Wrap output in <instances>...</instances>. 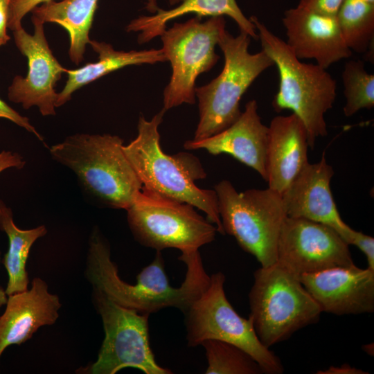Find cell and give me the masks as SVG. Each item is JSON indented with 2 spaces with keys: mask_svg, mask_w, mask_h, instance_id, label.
I'll use <instances>...</instances> for the list:
<instances>
[{
  "mask_svg": "<svg viewBox=\"0 0 374 374\" xmlns=\"http://www.w3.org/2000/svg\"><path fill=\"white\" fill-rule=\"evenodd\" d=\"M89 44L98 53V61L77 69H66L68 78L64 89L57 93L55 107L69 101L72 93L78 89L112 71L130 65L153 64L166 61L161 48L126 52L116 51L104 42L90 40Z\"/></svg>",
  "mask_w": 374,
  "mask_h": 374,
  "instance_id": "obj_21",
  "label": "cell"
},
{
  "mask_svg": "<svg viewBox=\"0 0 374 374\" xmlns=\"http://www.w3.org/2000/svg\"><path fill=\"white\" fill-rule=\"evenodd\" d=\"M165 112L162 109L150 121L141 116L137 136L123 145V152L143 187L197 208L224 235L215 191L200 188L195 183L206 176L199 159L185 152L168 155L161 147L159 127Z\"/></svg>",
  "mask_w": 374,
  "mask_h": 374,
  "instance_id": "obj_2",
  "label": "cell"
},
{
  "mask_svg": "<svg viewBox=\"0 0 374 374\" xmlns=\"http://www.w3.org/2000/svg\"><path fill=\"white\" fill-rule=\"evenodd\" d=\"M94 305L105 331L98 358L82 370L90 374H115L124 368L145 374H170L159 365L150 345L148 314L118 305L99 291L93 290Z\"/></svg>",
  "mask_w": 374,
  "mask_h": 374,
  "instance_id": "obj_11",
  "label": "cell"
},
{
  "mask_svg": "<svg viewBox=\"0 0 374 374\" xmlns=\"http://www.w3.org/2000/svg\"><path fill=\"white\" fill-rule=\"evenodd\" d=\"M206 351L208 366L206 374H260L259 364L238 346L215 339L201 344Z\"/></svg>",
  "mask_w": 374,
  "mask_h": 374,
  "instance_id": "obj_25",
  "label": "cell"
},
{
  "mask_svg": "<svg viewBox=\"0 0 374 374\" xmlns=\"http://www.w3.org/2000/svg\"><path fill=\"white\" fill-rule=\"evenodd\" d=\"M254 24L262 50L272 60L279 73V87L272 102L276 112L290 109L303 122L309 147L328 134L325 114L336 98L335 80L326 69L300 61L285 41L274 34L256 17Z\"/></svg>",
  "mask_w": 374,
  "mask_h": 374,
  "instance_id": "obj_4",
  "label": "cell"
},
{
  "mask_svg": "<svg viewBox=\"0 0 374 374\" xmlns=\"http://www.w3.org/2000/svg\"><path fill=\"white\" fill-rule=\"evenodd\" d=\"M190 13L201 17L229 16L235 21L240 32L258 39L256 26L244 15L235 0H181L174 8L163 10L159 8L152 15L140 16L132 20L126 30L127 32H139L138 42L144 44L161 36L170 21Z\"/></svg>",
  "mask_w": 374,
  "mask_h": 374,
  "instance_id": "obj_20",
  "label": "cell"
},
{
  "mask_svg": "<svg viewBox=\"0 0 374 374\" xmlns=\"http://www.w3.org/2000/svg\"><path fill=\"white\" fill-rule=\"evenodd\" d=\"M282 21L287 35L285 42L299 60H314L317 64L327 69L352 55L336 16L296 6L285 12Z\"/></svg>",
  "mask_w": 374,
  "mask_h": 374,
  "instance_id": "obj_15",
  "label": "cell"
},
{
  "mask_svg": "<svg viewBox=\"0 0 374 374\" xmlns=\"http://www.w3.org/2000/svg\"><path fill=\"white\" fill-rule=\"evenodd\" d=\"M8 297L5 290L0 286V308L7 303Z\"/></svg>",
  "mask_w": 374,
  "mask_h": 374,
  "instance_id": "obj_35",
  "label": "cell"
},
{
  "mask_svg": "<svg viewBox=\"0 0 374 374\" xmlns=\"http://www.w3.org/2000/svg\"><path fill=\"white\" fill-rule=\"evenodd\" d=\"M321 374H365L367 373L355 367H353L348 364H343L340 366H330L326 371L317 372Z\"/></svg>",
  "mask_w": 374,
  "mask_h": 374,
  "instance_id": "obj_33",
  "label": "cell"
},
{
  "mask_svg": "<svg viewBox=\"0 0 374 374\" xmlns=\"http://www.w3.org/2000/svg\"><path fill=\"white\" fill-rule=\"evenodd\" d=\"M299 279L322 312L340 316L374 310V271L368 268L337 267Z\"/></svg>",
  "mask_w": 374,
  "mask_h": 374,
  "instance_id": "obj_14",
  "label": "cell"
},
{
  "mask_svg": "<svg viewBox=\"0 0 374 374\" xmlns=\"http://www.w3.org/2000/svg\"><path fill=\"white\" fill-rule=\"evenodd\" d=\"M6 305L0 317V357L7 347L21 345L40 327L54 324L62 306L59 297L38 277L30 290L8 296Z\"/></svg>",
  "mask_w": 374,
  "mask_h": 374,
  "instance_id": "obj_18",
  "label": "cell"
},
{
  "mask_svg": "<svg viewBox=\"0 0 374 374\" xmlns=\"http://www.w3.org/2000/svg\"><path fill=\"white\" fill-rule=\"evenodd\" d=\"M118 136L76 134L48 148L53 160L70 169L82 190L98 205L127 210L143 185Z\"/></svg>",
  "mask_w": 374,
  "mask_h": 374,
  "instance_id": "obj_3",
  "label": "cell"
},
{
  "mask_svg": "<svg viewBox=\"0 0 374 374\" xmlns=\"http://www.w3.org/2000/svg\"><path fill=\"white\" fill-rule=\"evenodd\" d=\"M98 0L51 1L35 7L32 17L42 23H55L69 34V55L76 64L83 60L86 46L90 42L89 33Z\"/></svg>",
  "mask_w": 374,
  "mask_h": 374,
  "instance_id": "obj_22",
  "label": "cell"
},
{
  "mask_svg": "<svg viewBox=\"0 0 374 374\" xmlns=\"http://www.w3.org/2000/svg\"><path fill=\"white\" fill-rule=\"evenodd\" d=\"M341 80L346 104L344 114L349 117L362 109L374 106V75L365 69L362 60H349L343 69Z\"/></svg>",
  "mask_w": 374,
  "mask_h": 374,
  "instance_id": "obj_26",
  "label": "cell"
},
{
  "mask_svg": "<svg viewBox=\"0 0 374 374\" xmlns=\"http://www.w3.org/2000/svg\"><path fill=\"white\" fill-rule=\"evenodd\" d=\"M249 303V318L269 348L317 322L322 312L299 278L276 263L254 271Z\"/></svg>",
  "mask_w": 374,
  "mask_h": 374,
  "instance_id": "obj_6",
  "label": "cell"
},
{
  "mask_svg": "<svg viewBox=\"0 0 374 374\" xmlns=\"http://www.w3.org/2000/svg\"><path fill=\"white\" fill-rule=\"evenodd\" d=\"M181 0H168L171 6L177 5ZM159 7L157 6V0H146L145 9L152 15L156 13Z\"/></svg>",
  "mask_w": 374,
  "mask_h": 374,
  "instance_id": "obj_34",
  "label": "cell"
},
{
  "mask_svg": "<svg viewBox=\"0 0 374 374\" xmlns=\"http://www.w3.org/2000/svg\"><path fill=\"white\" fill-rule=\"evenodd\" d=\"M343 38L350 51L366 53L374 38V3L344 0L336 15Z\"/></svg>",
  "mask_w": 374,
  "mask_h": 374,
  "instance_id": "obj_24",
  "label": "cell"
},
{
  "mask_svg": "<svg viewBox=\"0 0 374 374\" xmlns=\"http://www.w3.org/2000/svg\"><path fill=\"white\" fill-rule=\"evenodd\" d=\"M214 190L224 233L232 235L262 267L275 264L287 217L281 195L269 188L238 192L228 180L217 183Z\"/></svg>",
  "mask_w": 374,
  "mask_h": 374,
  "instance_id": "obj_7",
  "label": "cell"
},
{
  "mask_svg": "<svg viewBox=\"0 0 374 374\" xmlns=\"http://www.w3.org/2000/svg\"><path fill=\"white\" fill-rule=\"evenodd\" d=\"M0 230L8 238V251L1 262L8 274L5 291L9 296L28 290L29 279L26 265L29 252L34 242L47 233V229L44 225L26 230L18 228L11 208L0 200Z\"/></svg>",
  "mask_w": 374,
  "mask_h": 374,
  "instance_id": "obj_23",
  "label": "cell"
},
{
  "mask_svg": "<svg viewBox=\"0 0 374 374\" xmlns=\"http://www.w3.org/2000/svg\"><path fill=\"white\" fill-rule=\"evenodd\" d=\"M333 175L323 152L319 162L302 169L281 196L287 217L327 225L345 241L352 228L341 219L335 202L330 187Z\"/></svg>",
  "mask_w": 374,
  "mask_h": 374,
  "instance_id": "obj_16",
  "label": "cell"
},
{
  "mask_svg": "<svg viewBox=\"0 0 374 374\" xmlns=\"http://www.w3.org/2000/svg\"><path fill=\"white\" fill-rule=\"evenodd\" d=\"M344 0H300L297 6L318 13L336 16Z\"/></svg>",
  "mask_w": 374,
  "mask_h": 374,
  "instance_id": "obj_30",
  "label": "cell"
},
{
  "mask_svg": "<svg viewBox=\"0 0 374 374\" xmlns=\"http://www.w3.org/2000/svg\"><path fill=\"white\" fill-rule=\"evenodd\" d=\"M129 227L141 244L161 251H197L215 240L217 229L188 204L142 187L126 210Z\"/></svg>",
  "mask_w": 374,
  "mask_h": 374,
  "instance_id": "obj_8",
  "label": "cell"
},
{
  "mask_svg": "<svg viewBox=\"0 0 374 374\" xmlns=\"http://www.w3.org/2000/svg\"><path fill=\"white\" fill-rule=\"evenodd\" d=\"M26 161L17 152L3 150L0 152V173L9 168L20 170L25 166ZM1 262L0 252V264Z\"/></svg>",
  "mask_w": 374,
  "mask_h": 374,
  "instance_id": "obj_31",
  "label": "cell"
},
{
  "mask_svg": "<svg viewBox=\"0 0 374 374\" xmlns=\"http://www.w3.org/2000/svg\"><path fill=\"white\" fill-rule=\"evenodd\" d=\"M268 129L266 181L268 188L282 195L309 163L308 133L293 113L275 116Z\"/></svg>",
  "mask_w": 374,
  "mask_h": 374,
  "instance_id": "obj_19",
  "label": "cell"
},
{
  "mask_svg": "<svg viewBox=\"0 0 374 374\" xmlns=\"http://www.w3.org/2000/svg\"><path fill=\"white\" fill-rule=\"evenodd\" d=\"M202 18L195 16L175 23L161 35V49L172 70L163 91L166 111L183 103L194 104L197 78L211 70L219 59L215 46L226 29L224 18L211 17L204 22Z\"/></svg>",
  "mask_w": 374,
  "mask_h": 374,
  "instance_id": "obj_10",
  "label": "cell"
},
{
  "mask_svg": "<svg viewBox=\"0 0 374 374\" xmlns=\"http://www.w3.org/2000/svg\"><path fill=\"white\" fill-rule=\"evenodd\" d=\"M268 126L258 113L256 100H251L230 126L206 139L184 143L187 150L204 149L212 155L226 154L255 170L265 181Z\"/></svg>",
  "mask_w": 374,
  "mask_h": 374,
  "instance_id": "obj_17",
  "label": "cell"
},
{
  "mask_svg": "<svg viewBox=\"0 0 374 374\" xmlns=\"http://www.w3.org/2000/svg\"><path fill=\"white\" fill-rule=\"evenodd\" d=\"M34 33L22 26L13 30L15 44L28 60L25 77L16 75L8 89L10 101L28 109L37 106L42 116L55 115L57 93L54 89L66 69L53 55L44 30V23L32 17Z\"/></svg>",
  "mask_w": 374,
  "mask_h": 374,
  "instance_id": "obj_13",
  "label": "cell"
},
{
  "mask_svg": "<svg viewBox=\"0 0 374 374\" xmlns=\"http://www.w3.org/2000/svg\"><path fill=\"white\" fill-rule=\"evenodd\" d=\"M251 37L240 32L237 36L226 29L217 45L224 64L221 73L208 84L195 88L199 120L193 141L215 135L230 126L240 116V102L253 82L266 69L274 65L262 50L249 51Z\"/></svg>",
  "mask_w": 374,
  "mask_h": 374,
  "instance_id": "obj_5",
  "label": "cell"
},
{
  "mask_svg": "<svg viewBox=\"0 0 374 374\" xmlns=\"http://www.w3.org/2000/svg\"><path fill=\"white\" fill-rule=\"evenodd\" d=\"M210 276L207 287L184 312L187 345L195 347L208 339L228 342L248 353L263 373H283L280 359L261 343L251 319L240 317L228 301L224 274Z\"/></svg>",
  "mask_w": 374,
  "mask_h": 374,
  "instance_id": "obj_9",
  "label": "cell"
},
{
  "mask_svg": "<svg viewBox=\"0 0 374 374\" xmlns=\"http://www.w3.org/2000/svg\"><path fill=\"white\" fill-rule=\"evenodd\" d=\"M12 0H0V46L5 45L10 39L7 33L8 18Z\"/></svg>",
  "mask_w": 374,
  "mask_h": 374,
  "instance_id": "obj_32",
  "label": "cell"
},
{
  "mask_svg": "<svg viewBox=\"0 0 374 374\" xmlns=\"http://www.w3.org/2000/svg\"><path fill=\"white\" fill-rule=\"evenodd\" d=\"M0 118H6L15 123L18 126L33 134L41 141L44 142L43 137L37 132L36 129L30 124L29 119L21 116L5 101L0 98Z\"/></svg>",
  "mask_w": 374,
  "mask_h": 374,
  "instance_id": "obj_29",
  "label": "cell"
},
{
  "mask_svg": "<svg viewBox=\"0 0 374 374\" xmlns=\"http://www.w3.org/2000/svg\"><path fill=\"white\" fill-rule=\"evenodd\" d=\"M363 350L370 355H373V344H366L363 346Z\"/></svg>",
  "mask_w": 374,
  "mask_h": 374,
  "instance_id": "obj_36",
  "label": "cell"
},
{
  "mask_svg": "<svg viewBox=\"0 0 374 374\" xmlns=\"http://www.w3.org/2000/svg\"><path fill=\"white\" fill-rule=\"evenodd\" d=\"M54 0H12L10 4L8 28L15 30L21 26L25 15L37 6Z\"/></svg>",
  "mask_w": 374,
  "mask_h": 374,
  "instance_id": "obj_27",
  "label": "cell"
},
{
  "mask_svg": "<svg viewBox=\"0 0 374 374\" xmlns=\"http://www.w3.org/2000/svg\"><path fill=\"white\" fill-rule=\"evenodd\" d=\"M345 242L348 244L356 246L365 255L369 269L374 271V238L352 229Z\"/></svg>",
  "mask_w": 374,
  "mask_h": 374,
  "instance_id": "obj_28",
  "label": "cell"
},
{
  "mask_svg": "<svg viewBox=\"0 0 374 374\" xmlns=\"http://www.w3.org/2000/svg\"><path fill=\"white\" fill-rule=\"evenodd\" d=\"M369 3H374V0H365Z\"/></svg>",
  "mask_w": 374,
  "mask_h": 374,
  "instance_id": "obj_37",
  "label": "cell"
},
{
  "mask_svg": "<svg viewBox=\"0 0 374 374\" xmlns=\"http://www.w3.org/2000/svg\"><path fill=\"white\" fill-rule=\"evenodd\" d=\"M179 259L186 267L184 280L179 287H172L164 269L161 251L136 276V282L123 281L111 259L110 247L99 229H93L89 240L86 277L93 290L105 295L119 305L150 315L173 307L184 313L209 284V276L198 250L181 253Z\"/></svg>",
  "mask_w": 374,
  "mask_h": 374,
  "instance_id": "obj_1",
  "label": "cell"
},
{
  "mask_svg": "<svg viewBox=\"0 0 374 374\" xmlns=\"http://www.w3.org/2000/svg\"><path fill=\"white\" fill-rule=\"evenodd\" d=\"M348 244L331 227L309 220L286 217L279 235L276 261L297 277L354 264Z\"/></svg>",
  "mask_w": 374,
  "mask_h": 374,
  "instance_id": "obj_12",
  "label": "cell"
}]
</instances>
